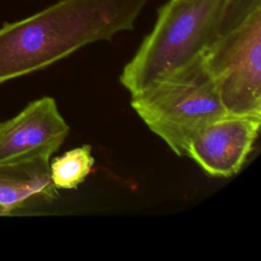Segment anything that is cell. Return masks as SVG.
<instances>
[{
  "mask_svg": "<svg viewBox=\"0 0 261 261\" xmlns=\"http://www.w3.org/2000/svg\"><path fill=\"white\" fill-rule=\"evenodd\" d=\"M259 6L261 0H225L216 34L232 28Z\"/></svg>",
  "mask_w": 261,
  "mask_h": 261,
  "instance_id": "9c48e42d",
  "label": "cell"
},
{
  "mask_svg": "<svg viewBox=\"0 0 261 261\" xmlns=\"http://www.w3.org/2000/svg\"><path fill=\"white\" fill-rule=\"evenodd\" d=\"M130 96L139 117L177 156L197 132L227 113L202 54Z\"/></svg>",
  "mask_w": 261,
  "mask_h": 261,
  "instance_id": "7a4b0ae2",
  "label": "cell"
},
{
  "mask_svg": "<svg viewBox=\"0 0 261 261\" xmlns=\"http://www.w3.org/2000/svg\"><path fill=\"white\" fill-rule=\"evenodd\" d=\"M56 189L50 176V159L34 158L0 163V211L7 214L42 198L51 199Z\"/></svg>",
  "mask_w": 261,
  "mask_h": 261,
  "instance_id": "52a82bcc",
  "label": "cell"
},
{
  "mask_svg": "<svg viewBox=\"0 0 261 261\" xmlns=\"http://www.w3.org/2000/svg\"><path fill=\"white\" fill-rule=\"evenodd\" d=\"M202 57L226 112L261 117V6L215 34Z\"/></svg>",
  "mask_w": 261,
  "mask_h": 261,
  "instance_id": "277c9868",
  "label": "cell"
},
{
  "mask_svg": "<svg viewBox=\"0 0 261 261\" xmlns=\"http://www.w3.org/2000/svg\"><path fill=\"white\" fill-rule=\"evenodd\" d=\"M260 124L261 117L226 113L197 132L189 141L185 155L210 176H232L251 154Z\"/></svg>",
  "mask_w": 261,
  "mask_h": 261,
  "instance_id": "5b68a950",
  "label": "cell"
},
{
  "mask_svg": "<svg viewBox=\"0 0 261 261\" xmlns=\"http://www.w3.org/2000/svg\"><path fill=\"white\" fill-rule=\"evenodd\" d=\"M94 163L90 145L79 146L54 158L50 163V176L55 189L77 188L91 173Z\"/></svg>",
  "mask_w": 261,
  "mask_h": 261,
  "instance_id": "ba28073f",
  "label": "cell"
},
{
  "mask_svg": "<svg viewBox=\"0 0 261 261\" xmlns=\"http://www.w3.org/2000/svg\"><path fill=\"white\" fill-rule=\"evenodd\" d=\"M225 0H168L124 65L120 84L135 94L201 55L216 34Z\"/></svg>",
  "mask_w": 261,
  "mask_h": 261,
  "instance_id": "3957f363",
  "label": "cell"
},
{
  "mask_svg": "<svg viewBox=\"0 0 261 261\" xmlns=\"http://www.w3.org/2000/svg\"><path fill=\"white\" fill-rule=\"evenodd\" d=\"M68 133L69 126L54 98L34 100L17 115L0 122V163L50 159Z\"/></svg>",
  "mask_w": 261,
  "mask_h": 261,
  "instance_id": "8992f818",
  "label": "cell"
},
{
  "mask_svg": "<svg viewBox=\"0 0 261 261\" xmlns=\"http://www.w3.org/2000/svg\"><path fill=\"white\" fill-rule=\"evenodd\" d=\"M148 0H59L0 28V84L132 31Z\"/></svg>",
  "mask_w": 261,
  "mask_h": 261,
  "instance_id": "6da1fadb",
  "label": "cell"
}]
</instances>
